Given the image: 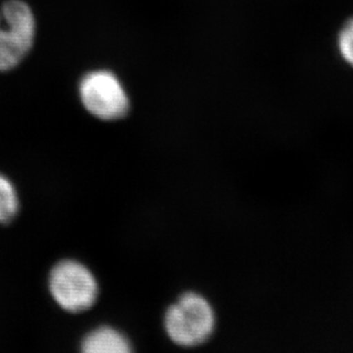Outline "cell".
I'll return each mask as SVG.
<instances>
[{
    "label": "cell",
    "instance_id": "cell-7",
    "mask_svg": "<svg viewBox=\"0 0 353 353\" xmlns=\"http://www.w3.org/2000/svg\"><path fill=\"white\" fill-rule=\"evenodd\" d=\"M337 47L341 57L353 68V17L344 24L337 38Z\"/></svg>",
    "mask_w": 353,
    "mask_h": 353
},
{
    "label": "cell",
    "instance_id": "cell-1",
    "mask_svg": "<svg viewBox=\"0 0 353 353\" xmlns=\"http://www.w3.org/2000/svg\"><path fill=\"white\" fill-rule=\"evenodd\" d=\"M163 325L174 343L192 347L205 343L213 335L216 318L205 297L189 292L168 307Z\"/></svg>",
    "mask_w": 353,
    "mask_h": 353
},
{
    "label": "cell",
    "instance_id": "cell-2",
    "mask_svg": "<svg viewBox=\"0 0 353 353\" xmlns=\"http://www.w3.org/2000/svg\"><path fill=\"white\" fill-rule=\"evenodd\" d=\"M36 38V19L23 0L0 6V72L10 71L27 57Z\"/></svg>",
    "mask_w": 353,
    "mask_h": 353
},
{
    "label": "cell",
    "instance_id": "cell-6",
    "mask_svg": "<svg viewBox=\"0 0 353 353\" xmlns=\"http://www.w3.org/2000/svg\"><path fill=\"white\" fill-rule=\"evenodd\" d=\"M19 196L13 184L0 174V224H8L19 213Z\"/></svg>",
    "mask_w": 353,
    "mask_h": 353
},
{
    "label": "cell",
    "instance_id": "cell-5",
    "mask_svg": "<svg viewBox=\"0 0 353 353\" xmlns=\"http://www.w3.org/2000/svg\"><path fill=\"white\" fill-rule=\"evenodd\" d=\"M81 350L85 353H130L132 345L118 330L100 327L83 339Z\"/></svg>",
    "mask_w": 353,
    "mask_h": 353
},
{
    "label": "cell",
    "instance_id": "cell-4",
    "mask_svg": "<svg viewBox=\"0 0 353 353\" xmlns=\"http://www.w3.org/2000/svg\"><path fill=\"white\" fill-rule=\"evenodd\" d=\"M79 95L85 109L101 120H119L130 111L126 90L110 71L95 70L83 76L80 80Z\"/></svg>",
    "mask_w": 353,
    "mask_h": 353
},
{
    "label": "cell",
    "instance_id": "cell-3",
    "mask_svg": "<svg viewBox=\"0 0 353 353\" xmlns=\"http://www.w3.org/2000/svg\"><path fill=\"white\" fill-rule=\"evenodd\" d=\"M48 287L59 307L70 314L90 310L99 296V285L92 271L74 260L61 261L52 269Z\"/></svg>",
    "mask_w": 353,
    "mask_h": 353
}]
</instances>
